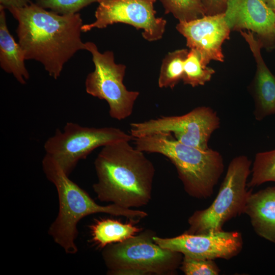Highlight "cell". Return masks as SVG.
Returning <instances> with one entry per match:
<instances>
[{
  "label": "cell",
  "instance_id": "24",
  "mask_svg": "<svg viewBox=\"0 0 275 275\" xmlns=\"http://www.w3.org/2000/svg\"><path fill=\"white\" fill-rule=\"evenodd\" d=\"M206 15L224 13L229 0H201Z\"/></svg>",
  "mask_w": 275,
  "mask_h": 275
},
{
  "label": "cell",
  "instance_id": "22",
  "mask_svg": "<svg viewBox=\"0 0 275 275\" xmlns=\"http://www.w3.org/2000/svg\"><path fill=\"white\" fill-rule=\"evenodd\" d=\"M98 0H36V4L60 15L77 13L82 8Z\"/></svg>",
  "mask_w": 275,
  "mask_h": 275
},
{
  "label": "cell",
  "instance_id": "6",
  "mask_svg": "<svg viewBox=\"0 0 275 275\" xmlns=\"http://www.w3.org/2000/svg\"><path fill=\"white\" fill-rule=\"evenodd\" d=\"M251 161L244 155L234 158L228 166L218 194L207 208L195 211L189 217L188 229L193 234L222 230L230 219L243 213L252 189H247Z\"/></svg>",
  "mask_w": 275,
  "mask_h": 275
},
{
  "label": "cell",
  "instance_id": "19",
  "mask_svg": "<svg viewBox=\"0 0 275 275\" xmlns=\"http://www.w3.org/2000/svg\"><path fill=\"white\" fill-rule=\"evenodd\" d=\"M215 71L205 65L198 52L194 49L188 50L184 64L182 81L193 87L202 86L209 81Z\"/></svg>",
  "mask_w": 275,
  "mask_h": 275
},
{
  "label": "cell",
  "instance_id": "10",
  "mask_svg": "<svg viewBox=\"0 0 275 275\" xmlns=\"http://www.w3.org/2000/svg\"><path fill=\"white\" fill-rule=\"evenodd\" d=\"M156 0H98L95 21L83 24L82 32L103 29L117 23L131 25L143 30V37L148 41L162 38L167 21L156 17L154 4Z\"/></svg>",
  "mask_w": 275,
  "mask_h": 275
},
{
  "label": "cell",
  "instance_id": "26",
  "mask_svg": "<svg viewBox=\"0 0 275 275\" xmlns=\"http://www.w3.org/2000/svg\"><path fill=\"white\" fill-rule=\"evenodd\" d=\"M268 6L275 14V0H265Z\"/></svg>",
  "mask_w": 275,
  "mask_h": 275
},
{
  "label": "cell",
  "instance_id": "18",
  "mask_svg": "<svg viewBox=\"0 0 275 275\" xmlns=\"http://www.w3.org/2000/svg\"><path fill=\"white\" fill-rule=\"evenodd\" d=\"M188 50L185 48L169 52L163 58L160 70L159 87L173 89L182 80L184 64Z\"/></svg>",
  "mask_w": 275,
  "mask_h": 275
},
{
  "label": "cell",
  "instance_id": "12",
  "mask_svg": "<svg viewBox=\"0 0 275 275\" xmlns=\"http://www.w3.org/2000/svg\"><path fill=\"white\" fill-rule=\"evenodd\" d=\"M176 28L186 39V45L198 52L205 65L211 61H224L222 45L231 31L225 13L179 22Z\"/></svg>",
  "mask_w": 275,
  "mask_h": 275
},
{
  "label": "cell",
  "instance_id": "11",
  "mask_svg": "<svg viewBox=\"0 0 275 275\" xmlns=\"http://www.w3.org/2000/svg\"><path fill=\"white\" fill-rule=\"evenodd\" d=\"M153 239L164 249L179 252L183 256L203 260H229L237 256L243 246L240 232L223 230L199 234L185 232L172 238L154 235Z\"/></svg>",
  "mask_w": 275,
  "mask_h": 275
},
{
  "label": "cell",
  "instance_id": "4",
  "mask_svg": "<svg viewBox=\"0 0 275 275\" xmlns=\"http://www.w3.org/2000/svg\"><path fill=\"white\" fill-rule=\"evenodd\" d=\"M135 147L144 152L161 154L175 166L185 192L197 199L212 196L224 164L221 154L202 150L174 139L171 133L159 132L133 138Z\"/></svg>",
  "mask_w": 275,
  "mask_h": 275
},
{
  "label": "cell",
  "instance_id": "25",
  "mask_svg": "<svg viewBox=\"0 0 275 275\" xmlns=\"http://www.w3.org/2000/svg\"><path fill=\"white\" fill-rule=\"evenodd\" d=\"M31 3V0H0V7L9 10L12 8L23 7Z\"/></svg>",
  "mask_w": 275,
  "mask_h": 275
},
{
  "label": "cell",
  "instance_id": "5",
  "mask_svg": "<svg viewBox=\"0 0 275 275\" xmlns=\"http://www.w3.org/2000/svg\"><path fill=\"white\" fill-rule=\"evenodd\" d=\"M153 236L148 231L103 248L102 255L107 274H173L180 267L183 255L160 246Z\"/></svg>",
  "mask_w": 275,
  "mask_h": 275
},
{
  "label": "cell",
  "instance_id": "16",
  "mask_svg": "<svg viewBox=\"0 0 275 275\" xmlns=\"http://www.w3.org/2000/svg\"><path fill=\"white\" fill-rule=\"evenodd\" d=\"M5 10L0 7V66L20 84L25 85L30 74L24 64V53L9 31Z\"/></svg>",
  "mask_w": 275,
  "mask_h": 275
},
{
  "label": "cell",
  "instance_id": "14",
  "mask_svg": "<svg viewBox=\"0 0 275 275\" xmlns=\"http://www.w3.org/2000/svg\"><path fill=\"white\" fill-rule=\"evenodd\" d=\"M249 45L254 57L256 71L253 82V94L255 103L256 119L261 120L275 114V76L262 57V45L254 33L250 31H239Z\"/></svg>",
  "mask_w": 275,
  "mask_h": 275
},
{
  "label": "cell",
  "instance_id": "15",
  "mask_svg": "<svg viewBox=\"0 0 275 275\" xmlns=\"http://www.w3.org/2000/svg\"><path fill=\"white\" fill-rule=\"evenodd\" d=\"M250 218L255 232L275 243V186L249 195L244 212Z\"/></svg>",
  "mask_w": 275,
  "mask_h": 275
},
{
  "label": "cell",
  "instance_id": "23",
  "mask_svg": "<svg viewBox=\"0 0 275 275\" xmlns=\"http://www.w3.org/2000/svg\"><path fill=\"white\" fill-rule=\"evenodd\" d=\"M213 260L183 256L180 269L185 275H217L221 270Z\"/></svg>",
  "mask_w": 275,
  "mask_h": 275
},
{
  "label": "cell",
  "instance_id": "2",
  "mask_svg": "<svg viewBox=\"0 0 275 275\" xmlns=\"http://www.w3.org/2000/svg\"><path fill=\"white\" fill-rule=\"evenodd\" d=\"M129 142L102 147L94 161L97 181L93 185L99 201L126 209L150 202L155 174L153 163Z\"/></svg>",
  "mask_w": 275,
  "mask_h": 275
},
{
  "label": "cell",
  "instance_id": "20",
  "mask_svg": "<svg viewBox=\"0 0 275 275\" xmlns=\"http://www.w3.org/2000/svg\"><path fill=\"white\" fill-rule=\"evenodd\" d=\"M166 14H172L179 22L189 21L206 15L201 0H159Z\"/></svg>",
  "mask_w": 275,
  "mask_h": 275
},
{
  "label": "cell",
  "instance_id": "3",
  "mask_svg": "<svg viewBox=\"0 0 275 275\" xmlns=\"http://www.w3.org/2000/svg\"><path fill=\"white\" fill-rule=\"evenodd\" d=\"M42 166L46 178L56 187L59 205L58 215L48 232L67 254L77 253L75 242L77 224L87 216L103 213L124 216L134 222L148 215L145 211L138 209L124 208L113 204H98L85 190L69 179L55 160L46 154Z\"/></svg>",
  "mask_w": 275,
  "mask_h": 275
},
{
  "label": "cell",
  "instance_id": "7",
  "mask_svg": "<svg viewBox=\"0 0 275 275\" xmlns=\"http://www.w3.org/2000/svg\"><path fill=\"white\" fill-rule=\"evenodd\" d=\"M85 45L95 66L94 70L86 79L87 93L107 102L111 118L122 120L129 117L140 92L128 91L124 85L126 66L115 63L112 51L100 52L92 42H86Z\"/></svg>",
  "mask_w": 275,
  "mask_h": 275
},
{
  "label": "cell",
  "instance_id": "9",
  "mask_svg": "<svg viewBox=\"0 0 275 275\" xmlns=\"http://www.w3.org/2000/svg\"><path fill=\"white\" fill-rule=\"evenodd\" d=\"M219 124V119L212 109L200 106L182 116H162L132 123L130 134L139 138L159 132L173 133L175 139L182 144L207 150L210 136Z\"/></svg>",
  "mask_w": 275,
  "mask_h": 275
},
{
  "label": "cell",
  "instance_id": "17",
  "mask_svg": "<svg viewBox=\"0 0 275 275\" xmlns=\"http://www.w3.org/2000/svg\"><path fill=\"white\" fill-rule=\"evenodd\" d=\"M90 229L92 242L100 249L124 241L142 230L132 223L123 224L111 218L96 219Z\"/></svg>",
  "mask_w": 275,
  "mask_h": 275
},
{
  "label": "cell",
  "instance_id": "13",
  "mask_svg": "<svg viewBox=\"0 0 275 275\" xmlns=\"http://www.w3.org/2000/svg\"><path fill=\"white\" fill-rule=\"evenodd\" d=\"M224 13L231 31H252L262 48H275V14L265 0H229Z\"/></svg>",
  "mask_w": 275,
  "mask_h": 275
},
{
  "label": "cell",
  "instance_id": "1",
  "mask_svg": "<svg viewBox=\"0 0 275 275\" xmlns=\"http://www.w3.org/2000/svg\"><path fill=\"white\" fill-rule=\"evenodd\" d=\"M8 10L18 22L16 32L25 60L39 62L53 78L60 76L64 65L75 53L86 50L78 13L60 15L32 2Z\"/></svg>",
  "mask_w": 275,
  "mask_h": 275
},
{
  "label": "cell",
  "instance_id": "21",
  "mask_svg": "<svg viewBox=\"0 0 275 275\" xmlns=\"http://www.w3.org/2000/svg\"><path fill=\"white\" fill-rule=\"evenodd\" d=\"M268 181L275 182V149L256 154L247 187L253 188Z\"/></svg>",
  "mask_w": 275,
  "mask_h": 275
},
{
  "label": "cell",
  "instance_id": "8",
  "mask_svg": "<svg viewBox=\"0 0 275 275\" xmlns=\"http://www.w3.org/2000/svg\"><path fill=\"white\" fill-rule=\"evenodd\" d=\"M132 140L131 134L119 128L89 127L69 122L63 131L56 129L45 142L44 148L46 154L55 160L69 176L78 161L95 149L113 142Z\"/></svg>",
  "mask_w": 275,
  "mask_h": 275
}]
</instances>
